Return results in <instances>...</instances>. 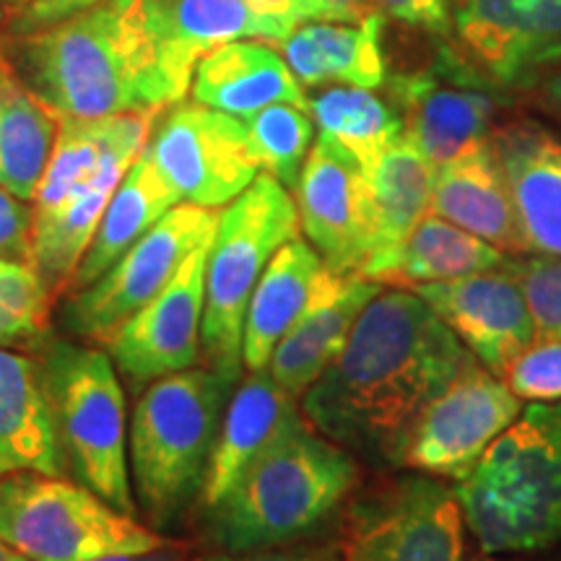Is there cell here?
<instances>
[{"instance_id":"1","label":"cell","mask_w":561,"mask_h":561,"mask_svg":"<svg viewBox=\"0 0 561 561\" xmlns=\"http://www.w3.org/2000/svg\"><path fill=\"white\" fill-rule=\"evenodd\" d=\"M471 359L416 291H380L301 396V416L351 455L398 468L424 411Z\"/></svg>"},{"instance_id":"2","label":"cell","mask_w":561,"mask_h":561,"mask_svg":"<svg viewBox=\"0 0 561 561\" xmlns=\"http://www.w3.org/2000/svg\"><path fill=\"white\" fill-rule=\"evenodd\" d=\"M19 81L60 121L164 110L185 100L167 73L146 0H102L24 34Z\"/></svg>"},{"instance_id":"3","label":"cell","mask_w":561,"mask_h":561,"mask_svg":"<svg viewBox=\"0 0 561 561\" xmlns=\"http://www.w3.org/2000/svg\"><path fill=\"white\" fill-rule=\"evenodd\" d=\"M359 481L354 455L299 421L250 462L214 507L208 538L224 551H263L312 536Z\"/></svg>"},{"instance_id":"4","label":"cell","mask_w":561,"mask_h":561,"mask_svg":"<svg viewBox=\"0 0 561 561\" xmlns=\"http://www.w3.org/2000/svg\"><path fill=\"white\" fill-rule=\"evenodd\" d=\"M483 553H533L561 541V403H533L458 481Z\"/></svg>"},{"instance_id":"5","label":"cell","mask_w":561,"mask_h":561,"mask_svg":"<svg viewBox=\"0 0 561 561\" xmlns=\"http://www.w3.org/2000/svg\"><path fill=\"white\" fill-rule=\"evenodd\" d=\"M231 385L219 371L193 367L140 392L128 421L130 481L136 504L157 528L172 525L201 496Z\"/></svg>"},{"instance_id":"6","label":"cell","mask_w":561,"mask_h":561,"mask_svg":"<svg viewBox=\"0 0 561 561\" xmlns=\"http://www.w3.org/2000/svg\"><path fill=\"white\" fill-rule=\"evenodd\" d=\"M299 210L289 187L261 172L219 214L206 263L201 354L229 382L242 375V328L250 297L271 257L299 237Z\"/></svg>"},{"instance_id":"7","label":"cell","mask_w":561,"mask_h":561,"mask_svg":"<svg viewBox=\"0 0 561 561\" xmlns=\"http://www.w3.org/2000/svg\"><path fill=\"white\" fill-rule=\"evenodd\" d=\"M39 369L62 462H68L76 479L96 496L136 517L128 413L112 356L79 343L50 341L42 351Z\"/></svg>"},{"instance_id":"8","label":"cell","mask_w":561,"mask_h":561,"mask_svg":"<svg viewBox=\"0 0 561 561\" xmlns=\"http://www.w3.org/2000/svg\"><path fill=\"white\" fill-rule=\"evenodd\" d=\"M0 538L30 561H96L178 546L83 483L32 471L0 479Z\"/></svg>"},{"instance_id":"9","label":"cell","mask_w":561,"mask_h":561,"mask_svg":"<svg viewBox=\"0 0 561 561\" xmlns=\"http://www.w3.org/2000/svg\"><path fill=\"white\" fill-rule=\"evenodd\" d=\"M219 214L214 208L178 203L146 231L94 284L73 291L62 310L68 333L110 341V335L164 289L187 255L214 237Z\"/></svg>"},{"instance_id":"10","label":"cell","mask_w":561,"mask_h":561,"mask_svg":"<svg viewBox=\"0 0 561 561\" xmlns=\"http://www.w3.org/2000/svg\"><path fill=\"white\" fill-rule=\"evenodd\" d=\"M458 491L405 476L351 507L341 561H466Z\"/></svg>"},{"instance_id":"11","label":"cell","mask_w":561,"mask_h":561,"mask_svg":"<svg viewBox=\"0 0 561 561\" xmlns=\"http://www.w3.org/2000/svg\"><path fill=\"white\" fill-rule=\"evenodd\" d=\"M388 91L403 133L434 167L489 140L502 104L500 89L453 47H439L426 68L392 76Z\"/></svg>"},{"instance_id":"12","label":"cell","mask_w":561,"mask_h":561,"mask_svg":"<svg viewBox=\"0 0 561 561\" xmlns=\"http://www.w3.org/2000/svg\"><path fill=\"white\" fill-rule=\"evenodd\" d=\"M182 203L203 208L229 206L261 174L242 117L182 104L153 125L144 149Z\"/></svg>"},{"instance_id":"13","label":"cell","mask_w":561,"mask_h":561,"mask_svg":"<svg viewBox=\"0 0 561 561\" xmlns=\"http://www.w3.org/2000/svg\"><path fill=\"white\" fill-rule=\"evenodd\" d=\"M299 229L339 276L359 273L377 248L375 191L362 161L320 133L294 187Z\"/></svg>"},{"instance_id":"14","label":"cell","mask_w":561,"mask_h":561,"mask_svg":"<svg viewBox=\"0 0 561 561\" xmlns=\"http://www.w3.org/2000/svg\"><path fill=\"white\" fill-rule=\"evenodd\" d=\"M523 401L494 371L471 359L421 416L403 466L462 481L523 413Z\"/></svg>"},{"instance_id":"15","label":"cell","mask_w":561,"mask_h":561,"mask_svg":"<svg viewBox=\"0 0 561 561\" xmlns=\"http://www.w3.org/2000/svg\"><path fill=\"white\" fill-rule=\"evenodd\" d=\"M208 248L210 240L198 244L170 284L110 335L112 362L136 385L193 369L203 359Z\"/></svg>"},{"instance_id":"16","label":"cell","mask_w":561,"mask_h":561,"mask_svg":"<svg viewBox=\"0 0 561 561\" xmlns=\"http://www.w3.org/2000/svg\"><path fill=\"white\" fill-rule=\"evenodd\" d=\"M453 24L496 89L533 87L561 62V0H460Z\"/></svg>"},{"instance_id":"17","label":"cell","mask_w":561,"mask_h":561,"mask_svg":"<svg viewBox=\"0 0 561 561\" xmlns=\"http://www.w3.org/2000/svg\"><path fill=\"white\" fill-rule=\"evenodd\" d=\"M411 291H416L468 354L496 377H504L512 359L536 339L528 299L512 271V261L466 278L413 286Z\"/></svg>"},{"instance_id":"18","label":"cell","mask_w":561,"mask_h":561,"mask_svg":"<svg viewBox=\"0 0 561 561\" xmlns=\"http://www.w3.org/2000/svg\"><path fill=\"white\" fill-rule=\"evenodd\" d=\"M346 276L328 268L310 242L294 237L271 257L252 291L242 328V367L261 371L273 351L307 314L331 301Z\"/></svg>"},{"instance_id":"19","label":"cell","mask_w":561,"mask_h":561,"mask_svg":"<svg viewBox=\"0 0 561 561\" xmlns=\"http://www.w3.org/2000/svg\"><path fill=\"white\" fill-rule=\"evenodd\" d=\"M167 73L185 96L195 66L237 39L284 42L297 26L255 11L248 0H146Z\"/></svg>"},{"instance_id":"20","label":"cell","mask_w":561,"mask_h":561,"mask_svg":"<svg viewBox=\"0 0 561 561\" xmlns=\"http://www.w3.org/2000/svg\"><path fill=\"white\" fill-rule=\"evenodd\" d=\"M432 214L481 237L504 255H530L491 138L434 170Z\"/></svg>"},{"instance_id":"21","label":"cell","mask_w":561,"mask_h":561,"mask_svg":"<svg viewBox=\"0 0 561 561\" xmlns=\"http://www.w3.org/2000/svg\"><path fill=\"white\" fill-rule=\"evenodd\" d=\"M299 421L305 416L297 398L280 390L265 369L252 371L224 411L198 496L203 510L214 507L248 471L250 462Z\"/></svg>"},{"instance_id":"22","label":"cell","mask_w":561,"mask_h":561,"mask_svg":"<svg viewBox=\"0 0 561 561\" xmlns=\"http://www.w3.org/2000/svg\"><path fill=\"white\" fill-rule=\"evenodd\" d=\"M159 112H121L94 121H60L50 164L34 198L37 208L66 201L104 172H128L149 144Z\"/></svg>"},{"instance_id":"23","label":"cell","mask_w":561,"mask_h":561,"mask_svg":"<svg viewBox=\"0 0 561 561\" xmlns=\"http://www.w3.org/2000/svg\"><path fill=\"white\" fill-rule=\"evenodd\" d=\"M530 255L561 257V138L538 125H510L491 138Z\"/></svg>"},{"instance_id":"24","label":"cell","mask_w":561,"mask_h":561,"mask_svg":"<svg viewBox=\"0 0 561 561\" xmlns=\"http://www.w3.org/2000/svg\"><path fill=\"white\" fill-rule=\"evenodd\" d=\"M191 89L193 100L203 107L234 117H248L280 102L310 110L289 62L263 42L237 39L210 50L195 66Z\"/></svg>"},{"instance_id":"25","label":"cell","mask_w":561,"mask_h":561,"mask_svg":"<svg viewBox=\"0 0 561 561\" xmlns=\"http://www.w3.org/2000/svg\"><path fill=\"white\" fill-rule=\"evenodd\" d=\"M382 11L369 13L359 24L339 21H310L299 24L284 45L286 62L301 87H341L380 89L388 81L382 53Z\"/></svg>"},{"instance_id":"26","label":"cell","mask_w":561,"mask_h":561,"mask_svg":"<svg viewBox=\"0 0 561 561\" xmlns=\"http://www.w3.org/2000/svg\"><path fill=\"white\" fill-rule=\"evenodd\" d=\"M55 434L39 364L0 346V479L11 473L60 476Z\"/></svg>"},{"instance_id":"27","label":"cell","mask_w":561,"mask_h":561,"mask_svg":"<svg viewBox=\"0 0 561 561\" xmlns=\"http://www.w3.org/2000/svg\"><path fill=\"white\" fill-rule=\"evenodd\" d=\"M507 265L502 250L483 242L471 231L455 227L437 214H426L396 250L371 257L356 276L396 289H413L421 284H439L494 271Z\"/></svg>"},{"instance_id":"28","label":"cell","mask_w":561,"mask_h":561,"mask_svg":"<svg viewBox=\"0 0 561 561\" xmlns=\"http://www.w3.org/2000/svg\"><path fill=\"white\" fill-rule=\"evenodd\" d=\"M380 291L382 284L351 273L331 301H325L307 314L299 325H294L280 339L268 367H265L278 388L301 401V396L341 354L364 307Z\"/></svg>"},{"instance_id":"29","label":"cell","mask_w":561,"mask_h":561,"mask_svg":"<svg viewBox=\"0 0 561 561\" xmlns=\"http://www.w3.org/2000/svg\"><path fill=\"white\" fill-rule=\"evenodd\" d=\"M178 203L182 201L170 187V182L161 178L146 153H140L112 193L94 240H91L87 255L70 278L68 289L81 291L89 284H94Z\"/></svg>"},{"instance_id":"30","label":"cell","mask_w":561,"mask_h":561,"mask_svg":"<svg viewBox=\"0 0 561 561\" xmlns=\"http://www.w3.org/2000/svg\"><path fill=\"white\" fill-rule=\"evenodd\" d=\"M123 178L125 172L121 170L104 172L66 201L34 210L30 263L47 280L53 294L68 289L70 278L94 240L104 208Z\"/></svg>"},{"instance_id":"31","label":"cell","mask_w":561,"mask_h":561,"mask_svg":"<svg viewBox=\"0 0 561 561\" xmlns=\"http://www.w3.org/2000/svg\"><path fill=\"white\" fill-rule=\"evenodd\" d=\"M60 117L9 68L0 73V187L21 201L37 198L50 164Z\"/></svg>"},{"instance_id":"32","label":"cell","mask_w":561,"mask_h":561,"mask_svg":"<svg viewBox=\"0 0 561 561\" xmlns=\"http://www.w3.org/2000/svg\"><path fill=\"white\" fill-rule=\"evenodd\" d=\"M434 170L437 167L405 133L385 146L380 157L367 167L377 206V248L371 257L396 250L416 224L432 214Z\"/></svg>"},{"instance_id":"33","label":"cell","mask_w":561,"mask_h":561,"mask_svg":"<svg viewBox=\"0 0 561 561\" xmlns=\"http://www.w3.org/2000/svg\"><path fill=\"white\" fill-rule=\"evenodd\" d=\"M310 112L320 133L339 140L367 167L380 157L385 146L403 133L396 107L380 100L371 89L333 87L312 96Z\"/></svg>"},{"instance_id":"34","label":"cell","mask_w":561,"mask_h":561,"mask_svg":"<svg viewBox=\"0 0 561 561\" xmlns=\"http://www.w3.org/2000/svg\"><path fill=\"white\" fill-rule=\"evenodd\" d=\"M242 123L257 167L294 191L312 149L314 123L310 110L280 102L252 112L242 117Z\"/></svg>"},{"instance_id":"35","label":"cell","mask_w":561,"mask_h":561,"mask_svg":"<svg viewBox=\"0 0 561 561\" xmlns=\"http://www.w3.org/2000/svg\"><path fill=\"white\" fill-rule=\"evenodd\" d=\"M53 289L30 261L0 255V346L39 341L50 320Z\"/></svg>"},{"instance_id":"36","label":"cell","mask_w":561,"mask_h":561,"mask_svg":"<svg viewBox=\"0 0 561 561\" xmlns=\"http://www.w3.org/2000/svg\"><path fill=\"white\" fill-rule=\"evenodd\" d=\"M512 271L528 299L536 339L561 341V257H523L512 261Z\"/></svg>"},{"instance_id":"37","label":"cell","mask_w":561,"mask_h":561,"mask_svg":"<svg viewBox=\"0 0 561 561\" xmlns=\"http://www.w3.org/2000/svg\"><path fill=\"white\" fill-rule=\"evenodd\" d=\"M504 382L520 401H561V341L533 339L530 346L512 359Z\"/></svg>"},{"instance_id":"38","label":"cell","mask_w":561,"mask_h":561,"mask_svg":"<svg viewBox=\"0 0 561 561\" xmlns=\"http://www.w3.org/2000/svg\"><path fill=\"white\" fill-rule=\"evenodd\" d=\"M382 13L413 30L450 34L455 21V0H375Z\"/></svg>"},{"instance_id":"39","label":"cell","mask_w":561,"mask_h":561,"mask_svg":"<svg viewBox=\"0 0 561 561\" xmlns=\"http://www.w3.org/2000/svg\"><path fill=\"white\" fill-rule=\"evenodd\" d=\"M34 210L26 201L0 187V255L26 257L30 261Z\"/></svg>"},{"instance_id":"40","label":"cell","mask_w":561,"mask_h":561,"mask_svg":"<svg viewBox=\"0 0 561 561\" xmlns=\"http://www.w3.org/2000/svg\"><path fill=\"white\" fill-rule=\"evenodd\" d=\"M96 3H102V0H30V3H24V11L13 16L11 32L24 37V34L47 30V26L76 16V13L87 11Z\"/></svg>"},{"instance_id":"41","label":"cell","mask_w":561,"mask_h":561,"mask_svg":"<svg viewBox=\"0 0 561 561\" xmlns=\"http://www.w3.org/2000/svg\"><path fill=\"white\" fill-rule=\"evenodd\" d=\"M191 561H341V546H280L263 551H221Z\"/></svg>"},{"instance_id":"42","label":"cell","mask_w":561,"mask_h":561,"mask_svg":"<svg viewBox=\"0 0 561 561\" xmlns=\"http://www.w3.org/2000/svg\"><path fill=\"white\" fill-rule=\"evenodd\" d=\"M314 21H343L359 24L377 11L375 0H310Z\"/></svg>"},{"instance_id":"43","label":"cell","mask_w":561,"mask_h":561,"mask_svg":"<svg viewBox=\"0 0 561 561\" xmlns=\"http://www.w3.org/2000/svg\"><path fill=\"white\" fill-rule=\"evenodd\" d=\"M248 3L265 16L286 21L291 26H299L301 21H314L310 0H248Z\"/></svg>"},{"instance_id":"44","label":"cell","mask_w":561,"mask_h":561,"mask_svg":"<svg viewBox=\"0 0 561 561\" xmlns=\"http://www.w3.org/2000/svg\"><path fill=\"white\" fill-rule=\"evenodd\" d=\"M174 549H178V546H170V549H159L151 553H130V557H110V559H96V561H172Z\"/></svg>"},{"instance_id":"45","label":"cell","mask_w":561,"mask_h":561,"mask_svg":"<svg viewBox=\"0 0 561 561\" xmlns=\"http://www.w3.org/2000/svg\"><path fill=\"white\" fill-rule=\"evenodd\" d=\"M0 561H30V559L21 557L16 549H11V546L0 538Z\"/></svg>"},{"instance_id":"46","label":"cell","mask_w":561,"mask_h":561,"mask_svg":"<svg viewBox=\"0 0 561 561\" xmlns=\"http://www.w3.org/2000/svg\"><path fill=\"white\" fill-rule=\"evenodd\" d=\"M549 94H551V100L561 107V73L553 76V81L549 83Z\"/></svg>"},{"instance_id":"47","label":"cell","mask_w":561,"mask_h":561,"mask_svg":"<svg viewBox=\"0 0 561 561\" xmlns=\"http://www.w3.org/2000/svg\"><path fill=\"white\" fill-rule=\"evenodd\" d=\"M5 3H30V0H5Z\"/></svg>"},{"instance_id":"48","label":"cell","mask_w":561,"mask_h":561,"mask_svg":"<svg viewBox=\"0 0 561 561\" xmlns=\"http://www.w3.org/2000/svg\"><path fill=\"white\" fill-rule=\"evenodd\" d=\"M481 561H502V559H481Z\"/></svg>"},{"instance_id":"49","label":"cell","mask_w":561,"mask_h":561,"mask_svg":"<svg viewBox=\"0 0 561 561\" xmlns=\"http://www.w3.org/2000/svg\"><path fill=\"white\" fill-rule=\"evenodd\" d=\"M3 70H5V66H3V62H0V73H3Z\"/></svg>"}]
</instances>
